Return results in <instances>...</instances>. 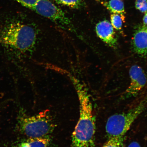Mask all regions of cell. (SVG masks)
<instances>
[{
	"label": "cell",
	"mask_w": 147,
	"mask_h": 147,
	"mask_svg": "<svg viewBox=\"0 0 147 147\" xmlns=\"http://www.w3.org/2000/svg\"><path fill=\"white\" fill-rule=\"evenodd\" d=\"M134 51L140 56L147 54V25L139 27L136 31L132 39Z\"/></svg>",
	"instance_id": "8"
},
{
	"label": "cell",
	"mask_w": 147,
	"mask_h": 147,
	"mask_svg": "<svg viewBox=\"0 0 147 147\" xmlns=\"http://www.w3.org/2000/svg\"><path fill=\"white\" fill-rule=\"evenodd\" d=\"M136 8L142 13L147 12V0H136Z\"/></svg>",
	"instance_id": "15"
},
{
	"label": "cell",
	"mask_w": 147,
	"mask_h": 147,
	"mask_svg": "<svg viewBox=\"0 0 147 147\" xmlns=\"http://www.w3.org/2000/svg\"><path fill=\"white\" fill-rule=\"evenodd\" d=\"M32 10L61 27H68L69 29L73 28L70 20L63 11L48 0H39Z\"/></svg>",
	"instance_id": "5"
},
{
	"label": "cell",
	"mask_w": 147,
	"mask_h": 147,
	"mask_svg": "<svg viewBox=\"0 0 147 147\" xmlns=\"http://www.w3.org/2000/svg\"><path fill=\"white\" fill-rule=\"evenodd\" d=\"M124 14L113 13L111 15V24L113 28L117 30H121L123 23L125 22Z\"/></svg>",
	"instance_id": "11"
},
{
	"label": "cell",
	"mask_w": 147,
	"mask_h": 147,
	"mask_svg": "<svg viewBox=\"0 0 147 147\" xmlns=\"http://www.w3.org/2000/svg\"><path fill=\"white\" fill-rule=\"evenodd\" d=\"M95 30L97 36L100 39L113 48L117 45V38L113 27L107 20H104L97 24Z\"/></svg>",
	"instance_id": "7"
},
{
	"label": "cell",
	"mask_w": 147,
	"mask_h": 147,
	"mask_svg": "<svg viewBox=\"0 0 147 147\" xmlns=\"http://www.w3.org/2000/svg\"><path fill=\"white\" fill-rule=\"evenodd\" d=\"M110 12L113 13H125L123 2L121 0H110L103 3Z\"/></svg>",
	"instance_id": "10"
},
{
	"label": "cell",
	"mask_w": 147,
	"mask_h": 147,
	"mask_svg": "<svg viewBox=\"0 0 147 147\" xmlns=\"http://www.w3.org/2000/svg\"><path fill=\"white\" fill-rule=\"evenodd\" d=\"M37 33L28 25L15 22L9 24L0 33V41L3 45L22 51L32 48L36 39Z\"/></svg>",
	"instance_id": "3"
},
{
	"label": "cell",
	"mask_w": 147,
	"mask_h": 147,
	"mask_svg": "<svg viewBox=\"0 0 147 147\" xmlns=\"http://www.w3.org/2000/svg\"><path fill=\"white\" fill-rule=\"evenodd\" d=\"M55 125L49 110H43L32 116L26 115L22 110L17 119V128L27 137H41L49 136Z\"/></svg>",
	"instance_id": "2"
},
{
	"label": "cell",
	"mask_w": 147,
	"mask_h": 147,
	"mask_svg": "<svg viewBox=\"0 0 147 147\" xmlns=\"http://www.w3.org/2000/svg\"><path fill=\"white\" fill-rule=\"evenodd\" d=\"M130 82L123 95L125 99L135 97L143 89L147 82V77L145 71L141 67L134 65L129 71Z\"/></svg>",
	"instance_id": "6"
},
{
	"label": "cell",
	"mask_w": 147,
	"mask_h": 147,
	"mask_svg": "<svg viewBox=\"0 0 147 147\" xmlns=\"http://www.w3.org/2000/svg\"><path fill=\"white\" fill-rule=\"evenodd\" d=\"M56 1L58 4L74 8H78L81 3V0H56Z\"/></svg>",
	"instance_id": "13"
},
{
	"label": "cell",
	"mask_w": 147,
	"mask_h": 147,
	"mask_svg": "<svg viewBox=\"0 0 147 147\" xmlns=\"http://www.w3.org/2000/svg\"><path fill=\"white\" fill-rule=\"evenodd\" d=\"M27 8L32 9L39 0H14Z\"/></svg>",
	"instance_id": "14"
},
{
	"label": "cell",
	"mask_w": 147,
	"mask_h": 147,
	"mask_svg": "<svg viewBox=\"0 0 147 147\" xmlns=\"http://www.w3.org/2000/svg\"><path fill=\"white\" fill-rule=\"evenodd\" d=\"M127 147H141L140 144L136 141H133Z\"/></svg>",
	"instance_id": "16"
},
{
	"label": "cell",
	"mask_w": 147,
	"mask_h": 147,
	"mask_svg": "<svg viewBox=\"0 0 147 147\" xmlns=\"http://www.w3.org/2000/svg\"><path fill=\"white\" fill-rule=\"evenodd\" d=\"M125 140L124 136L109 138L102 147H124Z\"/></svg>",
	"instance_id": "12"
},
{
	"label": "cell",
	"mask_w": 147,
	"mask_h": 147,
	"mask_svg": "<svg viewBox=\"0 0 147 147\" xmlns=\"http://www.w3.org/2000/svg\"><path fill=\"white\" fill-rule=\"evenodd\" d=\"M147 99L128 111L112 115L108 119L106 131L109 138L124 136L139 115L146 109Z\"/></svg>",
	"instance_id": "4"
},
{
	"label": "cell",
	"mask_w": 147,
	"mask_h": 147,
	"mask_svg": "<svg viewBox=\"0 0 147 147\" xmlns=\"http://www.w3.org/2000/svg\"><path fill=\"white\" fill-rule=\"evenodd\" d=\"M69 76L76 90L80 110V118L72 134L70 147H95L96 124L90 96L84 84L74 77Z\"/></svg>",
	"instance_id": "1"
},
{
	"label": "cell",
	"mask_w": 147,
	"mask_h": 147,
	"mask_svg": "<svg viewBox=\"0 0 147 147\" xmlns=\"http://www.w3.org/2000/svg\"><path fill=\"white\" fill-rule=\"evenodd\" d=\"M51 140L49 136L37 138L27 137L21 140L13 147H49Z\"/></svg>",
	"instance_id": "9"
},
{
	"label": "cell",
	"mask_w": 147,
	"mask_h": 147,
	"mask_svg": "<svg viewBox=\"0 0 147 147\" xmlns=\"http://www.w3.org/2000/svg\"><path fill=\"white\" fill-rule=\"evenodd\" d=\"M143 23L144 25H147V12L146 13L143 18Z\"/></svg>",
	"instance_id": "17"
}]
</instances>
